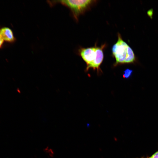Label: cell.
I'll use <instances>...</instances> for the list:
<instances>
[{
	"label": "cell",
	"instance_id": "6da1fadb",
	"mask_svg": "<svg viewBox=\"0 0 158 158\" xmlns=\"http://www.w3.org/2000/svg\"><path fill=\"white\" fill-rule=\"evenodd\" d=\"M68 8L78 20L79 16L83 13L95 1L91 0H71L56 1Z\"/></svg>",
	"mask_w": 158,
	"mask_h": 158
},
{
	"label": "cell",
	"instance_id": "7a4b0ae2",
	"mask_svg": "<svg viewBox=\"0 0 158 158\" xmlns=\"http://www.w3.org/2000/svg\"><path fill=\"white\" fill-rule=\"evenodd\" d=\"M129 45L122 39L120 35L118 34V39L112 46V51L116 62L115 65L124 63L128 55V49Z\"/></svg>",
	"mask_w": 158,
	"mask_h": 158
},
{
	"label": "cell",
	"instance_id": "3957f363",
	"mask_svg": "<svg viewBox=\"0 0 158 158\" xmlns=\"http://www.w3.org/2000/svg\"><path fill=\"white\" fill-rule=\"evenodd\" d=\"M97 47L95 46L79 49V54L86 63L87 66L91 64L95 59L97 55Z\"/></svg>",
	"mask_w": 158,
	"mask_h": 158
},
{
	"label": "cell",
	"instance_id": "277c9868",
	"mask_svg": "<svg viewBox=\"0 0 158 158\" xmlns=\"http://www.w3.org/2000/svg\"><path fill=\"white\" fill-rule=\"evenodd\" d=\"M105 46V44L102 45L101 47H97V55L94 61L89 65L87 66L86 71H88L90 68L94 69H99V66L102 63L104 58L103 49Z\"/></svg>",
	"mask_w": 158,
	"mask_h": 158
},
{
	"label": "cell",
	"instance_id": "5b68a950",
	"mask_svg": "<svg viewBox=\"0 0 158 158\" xmlns=\"http://www.w3.org/2000/svg\"><path fill=\"white\" fill-rule=\"evenodd\" d=\"M0 34L4 40L9 42H13L15 38L12 30L9 28L4 27L0 30Z\"/></svg>",
	"mask_w": 158,
	"mask_h": 158
},
{
	"label": "cell",
	"instance_id": "8992f818",
	"mask_svg": "<svg viewBox=\"0 0 158 158\" xmlns=\"http://www.w3.org/2000/svg\"><path fill=\"white\" fill-rule=\"evenodd\" d=\"M128 55L125 60L124 63H133L135 60V55L132 49L129 46L128 47Z\"/></svg>",
	"mask_w": 158,
	"mask_h": 158
},
{
	"label": "cell",
	"instance_id": "52a82bcc",
	"mask_svg": "<svg viewBox=\"0 0 158 158\" xmlns=\"http://www.w3.org/2000/svg\"><path fill=\"white\" fill-rule=\"evenodd\" d=\"M133 71L129 69H126L124 72L123 76L124 78H128L130 77Z\"/></svg>",
	"mask_w": 158,
	"mask_h": 158
},
{
	"label": "cell",
	"instance_id": "ba28073f",
	"mask_svg": "<svg viewBox=\"0 0 158 158\" xmlns=\"http://www.w3.org/2000/svg\"><path fill=\"white\" fill-rule=\"evenodd\" d=\"M147 14L148 16L150 17L151 18H152V16L153 14V10L152 9H150L148 10L147 12Z\"/></svg>",
	"mask_w": 158,
	"mask_h": 158
},
{
	"label": "cell",
	"instance_id": "9c48e42d",
	"mask_svg": "<svg viewBox=\"0 0 158 158\" xmlns=\"http://www.w3.org/2000/svg\"><path fill=\"white\" fill-rule=\"evenodd\" d=\"M149 158H158V151Z\"/></svg>",
	"mask_w": 158,
	"mask_h": 158
},
{
	"label": "cell",
	"instance_id": "30bf717a",
	"mask_svg": "<svg viewBox=\"0 0 158 158\" xmlns=\"http://www.w3.org/2000/svg\"><path fill=\"white\" fill-rule=\"evenodd\" d=\"M4 40L0 34V47H1L2 45L4 42Z\"/></svg>",
	"mask_w": 158,
	"mask_h": 158
}]
</instances>
